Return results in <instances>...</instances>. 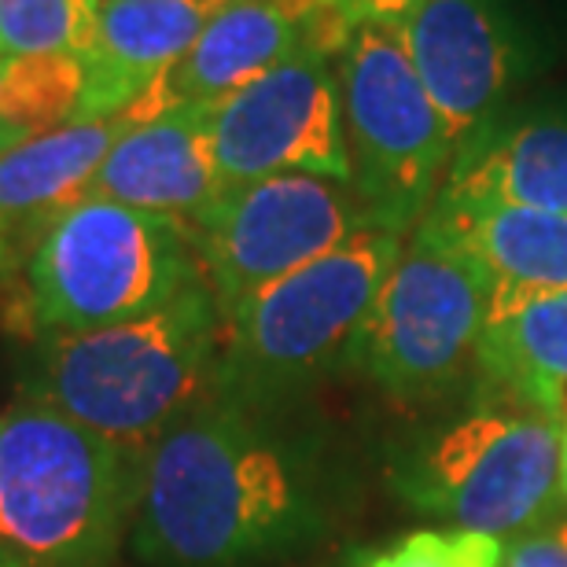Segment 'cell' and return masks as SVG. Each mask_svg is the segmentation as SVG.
<instances>
[{
  "instance_id": "1",
  "label": "cell",
  "mask_w": 567,
  "mask_h": 567,
  "mask_svg": "<svg viewBox=\"0 0 567 567\" xmlns=\"http://www.w3.org/2000/svg\"><path fill=\"white\" fill-rule=\"evenodd\" d=\"M280 413L214 391L147 450L130 535L147 567H262L321 538L324 450Z\"/></svg>"
},
{
  "instance_id": "2",
  "label": "cell",
  "mask_w": 567,
  "mask_h": 567,
  "mask_svg": "<svg viewBox=\"0 0 567 567\" xmlns=\"http://www.w3.org/2000/svg\"><path fill=\"white\" fill-rule=\"evenodd\" d=\"M221 336V306L207 280H196L137 321L38 336L30 399L147 457L181 416L218 391Z\"/></svg>"
},
{
  "instance_id": "3",
  "label": "cell",
  "mask_w": 567,
  "mask_h": 567,
  "mask_svg": "<svg viewBox=\"0 0 567 567\" xmlns=\"http://www.w3.org/2000/svg\"><path fill=\"white\" fill-rule=\"evenodd\" d=\"M144 457L22 399L0 416V546L27 567H107L133 535Z\"/></svg>"
},
{
  "instance_id": "4",
  "label": "cell",
  "mask_w": 567,
  "mask_h": 567,
  "mask_svg": "<svg viewBox=\"0 0 567 567\" xmlns=\"http://www.w3.org/2000/svg\"><path fill=\"white\" fill-rule=\"evenodd\" d=\"M391 483L421 516L486 538H524L557 508L560 421L546 402L486 380L468 410L399 450Z\"/></svg>"
},
{
  "instance_id": "5",
  "label": "cell",
  "mask_w": 567,
  "mask_h": 567,
  "mask_svg": "<svg viewBox=\"0 0 567 567\" xmlns=\"http://www.w3.org/2000/svg\"><path fill=\"white\" fill-rule=\"evenodd\" d=\"M402 244V233L361 229L225 313L218 394L247 405H288L339 358L354 354Z\"/></svg>"
},
{
  "instance_id": "6",
  "label": "cell",
  "mask_w": 567,
  "mask_h": 567,
  "mask_svg": "<svg viewBox=\"0 0 567 567\" xmlns=\"http://www.w3.org/2000/svg\"><path fill=\"white\" fill-rule=\"evenodd\" d=\"M203 280L188 225L85 196L38 236L27 262V317L38 336L137 321Z\"/></svg>"
},
{
  "instance_id": "7",
  "label": "cell",
  "mask_w": 567,
  "mask_h": 567,
  "mask_svg": "<svg viewBox=\"0 0 567 567\" xmlns=\"http://www.w3.org/2000/svg\"><path fill=\"white\" fill-rule=\"evenodd\" d=\"M350 188L377 229L410 236L435 203L453 144L399 27H354L339 52Z\"/></svg>"
},
{
  "instance_id": "8",
  "label": "cell",
  "mask_w": 567,
  "mask_h": 567,
  "mask_svg": "<svg viewBox=\"0 0 567 567\" xmlns=\"http://www.w3.org/2000/svg\"><path fill=\"white\" fill-rule=\"evenodd\" d=\"M486 310L491 277L480 258L421 218L380 284L350 358L391 394L427 399L461 380L480 354Z\"/></svg>"
},
{
  "instance_id": "9",
  "label": "cell",
  "mask_w": 567,
  "mask_h": 567,
  "mask_svg": "<svg viewBox=\"0 0 567 567\" xmlns=\"http://www.w3.org/2000/svg\"><path fill=\"white\" fill-rule=\"evenodd\" d=\"M361 229H377L347 181L277 174L229 185L199 221L188 225L199 274L221 313L266 284L336 251Z\"/></svg>"
},
{
  "instance_id": "10",
  "label": "cell",
  "mask_w": 567,
  "mask_h": 567,
  "mask_svg": "<svg viewBox=\"0 0 567 567\" xmlns=\"http://www.w3.org/2000/svg\"><path fill=\"white\" fill-rule=\"evenodd\" d=\"M336 60L306 44L269 74L210 104V144L225 188L277 174H317L350 185Z\"/></svg>"
},
{
  "instance_id": "11",
  "label": "cell",
  "mask_w": 567,
  "mask_h": 567,
  "mask_svg": "<svg viewBox=\"0 0 567 567\" xmlns=\"http://www.w3.org/2000/svg\"><path fill=\"white\" fill-rule=\"evenodd\" d=\"M399 30L453 152L505 115L535 66V33L513 0H424Z\"/></svg>"
},
{
  "instance_id": "12",
  "label": "cell",
  "mask_w": 567,
  "mask_h": 567,
  "mask_svg": "<svg viewBox=\"0 0 567 567\" xmlns=\"http://www.w3.org/2000/svg\"><path fill=\"white\" fill-rule=\"evenodd\" d=\"M350 22L324 0H229L158 85L163 104H218L306 44L339 55Z\"/></svg>"
},
{
  "instance_id": "13",
  "label": "cell",
  "mask_w": 567,
  "mask_h": 567,
  "mask_svg": "<svg viewBox=\"0 0 567 567\" xmlns=\"http://www.w3.org/2000/svg\"><path fill=\"white\" fill-rule=\"evenodd\" d=\"M221 192L225 181L210 144V104H169L141 118L111 147L89 196L192 225Z\"/></svg>"
},
{
  "instance_id": "14",
  "label": "cell",
  "mask_w": 567,
  "mask_h": 567,
  "mask_svg": "<svg viewBox=\"0 0 567 567\" xmlns=\"http://www.w3.org/2000/svg\"><path fill=\"white\" fill-rule=\"evenodd\" d=\"M225 4L229 0H100L93 41L82 55L85 100L78 118H104L141 104Z\"/></svg>"
},
{
  "instance_id": "15",
  "label": "cell",
  "mask_w": 567,
  "mask_h": 567,
  "mask_svg": "<svg viewBox=\"0 0 567 567\" xmlns=\"http://www.w3.org/2000/svg\"><path fill=\"white\" fill-rule=\"evenodd\" d=\"M439 203L524 207L567 214V115L524 111L497 115L461 144L442 177Z\"/></svg>"
},
{
  "instance_id": "16",
  "label": "cell",
  "mask_w": 567,
  "mask_h": 567,
  "mask_svg": "<svg viewBox=\"0 0 567 567\" xmlns=\"http://www.w3.org/2000/svg\"><path fill=\"white\" fill-rule=\"evenodd\" d=\"M163 96L152 89L141 104L104 118H78L66 126L41 133L33 141L0 155V240L4 233L38 229V236L71 207L85 199L89 188L126 133L141 118L163 111Z\"/></svg>"
},
{
  "instance_id": "17",
  "label": "cell",
  "mask_w": 567,
  "mask_h": 567,
  "mask_svg": "<svg viewBox=\"0 0 567 567\" xmlns=\"http://www.w3.org/2000/svg\"><path fill=\"white\" fill-rule=\"evenodd\" d=\"M424 218L442 225L480 258L491 277V310L546 291H567V214L524 207L431 203Z\"/></svg>"
},
{
  "instance_id": "18",
  "label": "cell",
  "mask_w": 567,
  "mask_h": 567,
  "mask_svg": "<svg viewBox=\"0 0 567 567\" xmlns=\"http://www.w3.org/2000/svg\"><path fill=\"white\" fill-rule=\"evenodd\" d=\"M475 365L486 380L557 405L567 388V291H546L486 313Z\"/></svg>"
},
{
  "instance_id": "19",
  "label": "cell",
  "mask_w": 567,
  "mask_h": 567,
  "mask_svg": "<svg viewBox=\"0 0 567 567\" xmlns=\"http://www.w3.org/2000/svg\"><path fill=\"white\" fill-rule=\"evenodd\" d=\"M8 118L22 141L78 122L85 100V66L78 55L4 60Z\"/></svg>"
},
{
  "instance_id": "20",
  "label": "cell",
  "mask_w": 567,
  "mask_h": 567,
  "mask_svg": "<svg viewBox=\"0 0 567 567\" xmlns=\"http://www.w3.org/2000/svg\"><path fill=\"white\" fill-rule=\"evenodd\" d=\"M100 0H0V60L78 55L96 30Z\"/></svg>"
},
{
  "instance_id": "21",
  "label": "cell",
  "mask_w": 567,
  "mask_h": 567,
  "mask_svg": "<svg viewBox=\"0 0 567 567\" xmlns=\"http://www.w3.org/2000/svg\"><path fill=\"white\" fill-rule=\"evenodd\" d=\"M505 549L497 538L457 527L413 530L388 549H372L350 567H502Z\"/></svg>"
},
{
  "instance_id": "22",
  "label": "cell",
  "mask_w": 567,
  "mask_h": 567,
  "mask_svg": "<svg viewBox=\"0 0 567 567\" xmlns=\"http://www.w3.org/2000/svg\"><path fill=\"white\" fill-rule=\"evenodd\" d=\"M502 567H567V519L527 530L505 549Z\"/></svg>"
},
{
  "instance_id": "23",
  "label": "cell",
  "mask_w": 567,
  "mask_h": 567,
  "mask_svg": "<svg viewBox=\"0 0 567 567\" xmlns=\"http://www.w3.org/2000/svg\"><path fill=\"white\" fill-rule=\"evenodd\" d=\"M350 27H399L424 0H324Z\"/></svg>"
},
{
  "instance_id": "24",
  "label": "cell",
  "mask_w": 567,
  "mask_h": 567,
  "mask_svg": "<svg viewBox=\"0 0 567 567\" xmlns=\"http://www.w3.org/2000/svg\"><path fill=\"white\" fill-rule=\"evenodd\" d=\"M22 137L16 133V126H11L8 118V100H4V60H0V155L11 152V147H19Z\"/></svg>"
},
{
  "instance_id": "25",
  "label": "cell",
  "mask_w": 567,
  "mask_h": 567,
  "mask_svg": "<svg viewBox=\"0 0 567 567\" xmlns=\"http://www.w3.org/2000/svg\"><path fill=\"white\" fill-rule=\"evenodd\" d=\"M553 413H557V421H560V483H564V494H567V388L560 391Z\"/></svg>"
},
{
  "instance_id": "26",
  "label": "cell",
  "mask_w": 567,
  "mask_h": 567,
  "mask_svg": "<svg viewBox=\"0 0 567 567\" xmlns=\"http://www.w3.org/2000/svg\"><path fill=\"white\" fill-rule=\"evenodd\" d=\"M0 567H27V564H22L19 557H11V553L0 546Z\"/></svg>"
},
{
  "instance_id": "27",
  "label": "cell",
  "mask_w": 567,
  "mask_h": 567,
  "mask_svg": "<svg viewBox=\"0 0 567 567\" xmlns=\"http://www.w3.org/2000/svg\"><path fill=\"white\" fill-rule=\"evenodd\" d=\"M530 4H542L549 11H567V0H530Z\"/></svg>"
}]
</instances>
